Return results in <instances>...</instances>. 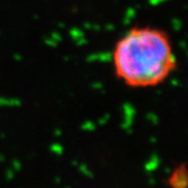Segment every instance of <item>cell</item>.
Wrapping results in <instances>:
<instances>
[{"label": "cell", "mask_w": 188, "mask_h": 188, "mask_svg": "<svg viewBox=\"0 0 188 188\" xmlns=\"http://www.w3.org/2000/svg\"><path fill=\"white\" fill-rule=\"evenodd\" d=\"M166 185L169 188H187L188 174L186 163H181L174 169L166 180Z\"/></svg>", "instance_id": "2"}, {"label": "cell", "mask_w": 188, "mask_h": 188, "mask_svg": "<svg viewBox=\"0 0 188 188\" xmlns=\"http://www.w3.org/2000/svg\"><path fill=\"white\" fill-rule=\"evenodd\" d=\"M112 64L115 76L132 89L162 85L177 69L170 37L154 26H134L114 45Z\"/></svg>", "instance_id": "1"}]
</instances>
